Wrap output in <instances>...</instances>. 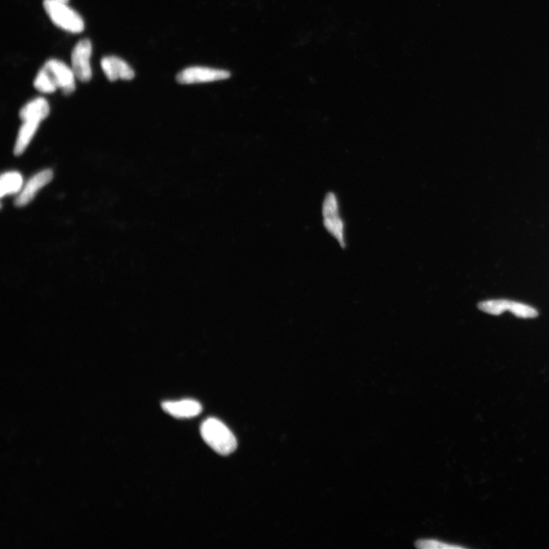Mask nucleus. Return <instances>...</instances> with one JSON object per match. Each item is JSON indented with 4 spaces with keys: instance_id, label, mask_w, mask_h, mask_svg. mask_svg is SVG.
Segmentation results:
<instances>
[{
    "instance_id": "obj_15",
    "label": "nucleus",
    "mask_w": 549,
    "mask_h": 549,
    "mask_svg": "<svg viewBox=\"0 0 549 549\" xmlns=\"http://www.w3.org/2000/svg\"><path fill=\"white\" fill-rule=\"evenodd\" d=\"M508 310H510L516 317L520 318H534L539 315L538 311L535 308L522 304V303L512 301L509 302Z\"/></svg>"
},
{
    "instance_id": "obj_2",
    "label": "nucleus",
    "mask_w": 549,
    "mask_h": 549,
    "mask_svg": "<svg viewBox=\"0 0 549 549\" xmlns=\"http://www.w3.org/2000/svg\"><path fill=\"white\" fill-rule=\"evenodd\" d=\"M201 435L204 441L221 456L234 452L237 442L232 432L216 418H209L202 424Z\"/></svg>"
},
{
    "instance_id": "obj_12",
    "label": "nucleus",
    "mask_w": 549,
    "mask_h": 549,
    "mask_svg": "<svg viewBox=\"0 0 549 549\" xmlns=\"http://www.w3.org/2000/svg\"><path fill=\"white\" fill-rule=\"evenodd\" d=\"M49 113H50L49 103L45 98L38 97L23 106L20 112V117L22 119L28 116H35L44 120L48 116Z\"/></svg>"
},
{
    "instance_id": "obj_4",
    "label": "nucleus",
    "mask_w": 549,
    "mask_h": 549,
    "mask_svg": "<svg viewBox=\"0 0 549 549\" xmlns=\"http://www.w3.org/2000/svg\"><path fill=\"white\" fill-rule=\"evenodd\" d=\"M57 89H61L64 95L69 96L75 91V75L63 61L50 59L43 67Z\"/></svg>"
},
{
    "instance_id": "obj_1",
    "label": "nucleus",
    "mask_w": 549,
    "mask_h": 549,
    "mask_svg": "<svg viewBox=\"0 0 549 549\" xmlns=\"http://www.w3.org/2000/svg\"><path fill=\"white\" fill-rule=\"evenodd\" d=\"M322 217L325 230L345 250L347 248L346 221L342 215L338 196L333 192H329L324 196Z\"/></svg>"
},
{
    "instance_id": "obj_3",
    "label": "nucleus",
    "mask_w": 549,
    "mask_h": 549,
    "mask_svg": "<svg viewBox=\"0 0 549 549\" xmlns=\"http://www.w3.org/2000/svg\"><path fill=\"white\" fill-rule=\"evenodd\" d=\"M44 9L49 19L56 27L71 33H80L84 29V22L81 16L68 6V3L44 0Z\"/></svg>"
},
{
    "instance_id": "obj_7",
    "label": "nucleus",
    "mask_w": 549,
    "mask_h": 549,
    "mask_svg": "<svg viewBox=\"0 0 549 549\" xmlns=\"http://www.w3.org/2000/svg\"><path fill=\"white\" fill-rule=\"evenodd\" d=\"M53 176L54 174L52 170L40 171L38 174L32 176L22 188L17 198L15 199V206L17 207L27 206L28 204L34 200L40 188L51 183Z\"/></svg>"
},
{
    "instance_id": "obj_14",
    "label": "nucleus",
    "mask_w": 549,
    "mask_h": 549,
    "mask_svg": "<svg viewBox=\"0 0 549 549\" xmlns=\"http://www.w3.org/2000/svg\"><path fill=\"white\" fill-rule=\"evenodd\" d=\"M34 87L38 91L43 93H52L57 89L43 68L38 73L34 80Z\"/></svg>"
},
{
    "instance_id": "obj_16",
    "label": "nucleus",
    "mask_w": 549,
    "mask_h": 549,
    "mask_svg": "<svg viewBox=\"0 0 549 549\" xmlns=\"http://www.w3.org/2000/svg\"><path fill=\"white\" fill-rule=\"evenodd\" d=\"M416 546L420 548H462L456 545H451L449 543L442 542L440 540L433 539H422L418 540L416 543Z\"/></svg>"
},
{
    "instance_id": "obj_10",
    "label": "nucleus",
    "mask_w": 549,
    "mask_h": 549,
    "mask_svg": "<svg viewBox=\"0 0 549 549\" xmlns=\"http://www.w3.org/2000/svg\"><path fill=\"white\" fill-rule=\"evenodd\" d=\"M22 120L23 123L14 147V153L16 156H20L26 151L35 136L40 121H43L36 117H27Z\"/></svg>"
},
{
    "instance_id": "obj_9",
    "label": "nucleus",
    "mask_w": 549,
    "mask_h": 549,
    "mask_svg": "<svg viewBox=\"0 0 549 549\" xmlns=\"http://www.w3.org/2000/svg\"><path fill=\"white\" fill-rule=\"evenodd\" d=\"M162 408L166 413L176 418H192L202 412V405L193 399L166 401L162 404Z\"/></svg>"
},
{
    "instance_id": "obj_5",
    "label": "nucleus",
    "mask_w": 549,
    "mask_h": 549,
    "mask_svg": "<svg viewBox=\"0 0 549 549\" xmlns=\"http://www.w3.org/2000/svg\"><path fill=\"white\" fill-rule=\"evenodd\" d=\"M231 76V73L225 70L190 67L179 72L176 79L179 84L187 85L225 80L230 78Z\"/></svg>"
},
{
    "instance_id": "obj_17",
    "label": "nucleus",
    "mask_w": 549,
    "mask_h": 549,
    "mask_svg": "<svg viewBox=\"0 0 549 549\" xmlns=\"http://www.w3.org/2000/svg\"><path fill=\"white\" fill-rule=\"evenodd\" d=\"M52 1H57V2L64 3H68L69 0H52Z\"/></svg>"
},
{
    "instance_id": "obj_13",
    "label": "nucleus",
    "mask_w": 549,
    "mask_h": 549,
    "mask_svg": "<svg viewBox=\"0 0 549 549\" xmlns=\"http://www.w3.org/2000/svg\"><path fill=\"white\" fill-rule=\"evenodd\" d=\"M510 301L505 299L489 300L480 302L478 305L479 310L488 315H501L508 310Z\"/></svg>"
},
{
    "instance_id": "obj_11",
    "label": "nucleus",
    "mask_w": 549,
    "mask_h": 549,
    "mask_svg": "<svg viewBox=\"0 0 549 549\" xmlns=\"http://www.w3.org/2000/svg\"><path fill=\"white\" fill-rule=\"evenodd\" d=\"M23 188V179L18 172H6L0 178V195H14L20 193Z\"/></svg>"
},
{
    "instance_id": "obj_8",
    "label": "nucleus",
    "mask_w": 549,
    "mask_h": 549,
    "mask_svg": "<svg viewBox=\"0 0 549 549\" xmlns=\"http://www.w3.org/2000/svg\"><path fill=\"white\" fill-rule=\"evenodd\" d=\"M101 68L110 81L130 80L135 77V71L124 60L118 57H105L101 60Z\"/></svg>"
},
{
    "instance_id": "obj_6",
    "label": "nucleus",
    "mask_w": 549,
    "mask_h": 549,
    "mask_svg": "<svg viewBox=\"0 0 549 549\" xmlns=\"http://www.w3.org/2000/svg\"><path fill=\"white\" fill-rule=\"evenodd\" d=\"M91 54L92 43L89 39L80 40L72 51L71 68L76 78L84 83H87L92 77V70L90 66Z\"/></svg>"
}]
</instances>
